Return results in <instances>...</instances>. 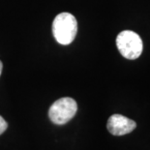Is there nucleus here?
<instances>
[{"label": "nucleus", "mask_w": 150, "mask_h": 150, "mask_svg": "<svg viewBox=\"0 0 150 150\" xmlns=\"http://www.w3.org/2000/svg\"><path fill=\"white\" fill-rule=\"evenodd\" d=\"M116 46L121 55L130 60L139 58L143 49L142 38L131 30H124L118 34Z\"/></svg>", "instance_id": "nucleus-2"}, {"label": "nucleus", "mask_w": 150, "mask_h": 150, "mask_svg": "<svg viewBox=\"0 0 150 150\" xmlns=\"http://www.w3.org/2000/svg\"><path fill=\"white\" fill-rule=\"evenodd\" d=\"M78 105L73 98H60L50 106L49 116L52 122L57 125H63L69 122L76 115Z\"/></svg>", "instance_id": "nucleus-3"}, {"label": "nucleus", "mask_w": 150, "mask_h": 150, "mask_svg": "<svg viewBox=\"0 0 150 150\" xmlns=\"http://www.w3.org/2000/svg\"><path fill=\"white\" fill-rule=\"evenodd\" d=\"M137 124L134 120L121 114H113L108 120L107 128L111 135L123 136L133 132L136 129Z\"/></svg>", "instance_id": "nucleus-4"}, {"label": "nucleus", "mask_w": 150, "mask_h": 150, "mask_svg": "<svg viewBox=\"0 0 150 150\" xmlns=\"http://www.w3.org/2000/svg\"><path fill=\"white\" fill-rule=\"evenodd\" d=\"M78 33V21L70 13H60L52 21V34L56 42L63 46L70 45Z\"/></svg>", "instance_id": "nucleus-1"}, {"label": "nucleus", "mask_w": 150, "mask_h": 150, "mask_svg": "<svg viewBox=\"0 0 150 150\" xmlns=\"http://www.w3.org/2000/svg\"><path fill=\"white\" fill-rule=\"evenodd\" d=\"M8 128V124L2 116H0V135L3 134Z\"/></svg>", "instance_id": "nucleus-5"}, {"label": "nucleus", "mask_w": 150, "mask_h": 150, "mask_svg": "<svg viewBox=\"0 0 150 150\" xmlns=\"http://www.w3.org/2000/svg\"><path fill=\"white\" fill-rule=\"evenodd\" d=\"M2 68H3V64H2V62L0 61V76H1V73H2Z\"/></svg>", "instance_id": "nucleus-6"}]
</instances>
